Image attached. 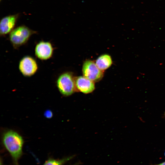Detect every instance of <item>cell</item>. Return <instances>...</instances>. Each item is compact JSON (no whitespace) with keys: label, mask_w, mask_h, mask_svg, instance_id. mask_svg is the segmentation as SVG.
<instances>
[{"label":"cell","mask_w":165,"mask_h":165,"mask_svg":"<svg viewBox=\"0 0 165 165\" xmlns=\"http://www.w3.org/2000/svg\"><path fill=\"white\" fill-rule=\"evenodd\" d=\"M72 158V156H70L61 159H49L47 160L43 165H63Z\"/></svg>","instance_id":"10"},{"label":"cell","mask_w":165,"mask_h":165,"mask_svg":"<svg viewBox=\"0 0 165 165\" xmlns=\"http://www.w3.org/2000/svg\"><path fill=\"white\" fill-rule=\"evenodd\" d=\"M156 165H165V161Z\"/></svg>","instance_id":"12"},{"label":"cell","mask_w":165,"mask_h":165,"mask_svg":"<svg viewBox=\"0 0 165 165\" xmlns=\"http://www.w3.org/2000/svg\"><path fill=\"white\" fill-rule=\"evenodd\" d=\"M45 116L48 118H51L53 116V113L50 110L46 111L44 113Z\"/></svg>","instance_id":"11"},{"label":"cell","mask_w":165,"mask_h":165,"mask_svg":"<svg viewBox=\"0 0 165 165\" xmlns=\"http://www.w3.org/2000/svg\"><path fill=\"white\" fill-rule=\"evenodd\" d=\"M164 156H165V152H164Z\"/></svg>","instance_id":"13"},{"label":"cell","mask_w":165,"mask_h":165,"mask_svg":"<svg viewBox=\"0 0 165 165\" xmlns=\"http://www.w3.org/2000/svg\"><path fill=\"white\" fill-rule=\"evenodd\" d=\"M56 85L60 92L65 96L71 95L76 90L75 78L70 72H65L60 75Z\"/></svg>","instance_id":"3"},{"label":"cell","mask_w":165,"mask_h":165,"mask_svg":"<svg viewBox=\"0 0 165 165\" xmlns=\"http://www.w3.org/2000/svg\"><path fill=\"white\" fill-rule=\"evenodd\" d=\"M18 17L17 14L9 15L3 17L0 23V34L4 36L10 32L14 29Z\"/></svg>","instance_id":"7"},{"label":"cell","mask_w":165,"mask_h":165,"mask_svg":"<svg viewBox=\"0 0 165 165\" xmlns=\"http://www.w3.org/2000/svg\"><path fill=\"white\" fill-rule=\"evenodd\" d=\"M83 76L94 82L100 81L103 77V72L97 66L95 63L87 60L83 63L82 68Z\"/></svg>","instance_id":"4"},{"label":"cell","mask_w":165,"mask_h":165,"mask_svg":"<svg viewBox=\"0 0 165 165\" xmlns=\"http://www.w3.org/2000/svg\"><path fill=\"white\" fill-rule=\"evenodd\" d=\"M76 87L79 91L85 94L92 92L95 89L94 82L84 76L75 78Z\"/></svg>","instance_id":"8"},{"label":"cell","mask_w":165,"mask_h":165,"mask_svg":"<svg viewBox=\"0 0 165 165\" xmlns=\"http://www.w3.org/2000/svg\"><path fill=\"white\" fill-rule=\"evenodd\" d=\"M95 63L100 70L103 71L109 68L112 64L111 56L107 54H104L99 56L96 60Z\"/></svg>","instance_id":"9"},{"label":"cell","mask_w":165,"mask_h":165,"mask_svg":"<svg viewBox=\"0 0 165 165\" xmlns=\"http://www.w3.org/2000/svg\"><path fill=\"white\" fill-rule=\"evenodd\" d=\"M36 33L25 25L14 29L9 33V39L13 47L17 49L26 44L31 36Z\"/></svg>","instance_id":"2"},{"label":"cell","mask_w":165,"mask_h":165,"mask_svg":"<svg viewBox=\"0 0 165 165\" xmlns=\"http://www.w3.org/2000/svg\"><path fill=\"white\" fill-rule=\"evenodd\" d=\"M53 48L51 43L49 42L41 41L36 45L35 54L39 59L46 60L52 56Z\"/></svg>","instance_id":"6"},{"label":"cell","mask_w":165,"mask_h":165,"mask_svg":"<svg viewBox=\"0 0 165 165\" xmlns=\"http://www.w3.org/2000/svg\"><path fill=\"white\" fill-rule=\"evenodd\" d=\"M19 69L24 76L29 77L34 75L38 69V65L36 60L32 57L27 56L20 61Z\"/></svg>","instance_id":"5"},{"label":"cell","mask_w":165,"mask_h":165,"mask_svg":"<svg viewBox=\"0 0 165 165\" xmlns=\"http://www.w3.org/2000/svg\"></svg>","instance_id":"14"},{"label":"cell","mask_w":165,"mask_h":165,"mask_svg":"<svg viewBox=\"0 0 165 165\" xmlns=\"http://www.w3.org/2000/svg\"><path fill=\"white\" fill-rule=\"evenodd\" d=\"M3 145L12 159L14 165H18V161L23 154L24 140L17 132L8 130L3 133L2 137Z\"/></svg>","instance_id":"1"}]
</instances>
